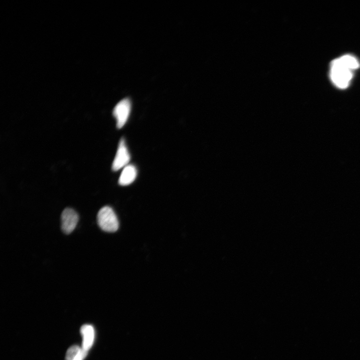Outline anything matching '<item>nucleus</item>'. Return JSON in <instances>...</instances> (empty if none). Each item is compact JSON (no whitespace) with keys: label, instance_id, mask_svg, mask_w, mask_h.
Wrapping results in <instances>:
<instances>
[{"label":"nucleus","instance_id":"8","mask_svg":"<svg viewBox=\"0 0 360 360\" xmlns=\"http://www.w3.org/2000/svg\"><path fill=\"white\" fill-rule=\"evenodd\" d=\"M88 352H85L79 346L74 345L68 350L65 360H84Z\"/></svg>","mask_w":360,"mask_h":360},{"label":"nucleus","instance_id":"2","mask_svg":"<svg viewBox=\"0 0 360 360\" xmlns=\"http://www.w3.org/2000/svg\"><path fill=\"white\" fill-rule=\"evenodd\" d=\"M100 228L106 232L114 233L119 228V222L113 209L109 206L101 208L97 215Z\"/></svg>","mask_w":360,"mask_h":360},{"label":"nucleus","instance_id":"4","mask_svg":"<svg viewBox=\"0 0 360 360\" xmlns=\"http://www.w3.org/2000/svg\"><path fill=\"white\" fill-rule=\"evenodd\" d=\"M79 216L72 209L66 208L61 215L62 230L66 234H71L76 228L79 221Z\"/></svg>","mask_w":360,"mask_h":360},{"label":"nucleus","instance_id":"1","mask_svg":"<svg viewBox=\"0 0 360 360\" xmlns=\"http://www.w3.org/2000/svg\"><path fill=\"white\" fill-rule=\"evenodd\" d=\"M357 58L346 55L333 60L331 64L330 76L336 86L340 89H346L350 84L353 71L360 67Z\"/></svg>","mask_w":360,"mask_h":360},{"label":"nucleus","instance_id":"6","mask_svg":"<svg viewBox=\"0 0 360 360\" xmlns=\"http://www.w3.org/2000/svg\"><path fill=\"white\" fill-rule=\"evenodd\" d=\"M80 331L83 338L82 348L85 352H88L94 343V329L91 325H84L81 328Z\"/></svg>","mask_w":360,"mask_h":360},{"label":"nucleus","instance_id":"7","mask_svg":"<svg viewBox=\"0 0 360 360\" xmlns=\"http://www.w3.org/2000/svg\"><path fill=\"white\" fill-rule=\"evenodd\" d=\"M137 171L136 167L129 165L124 167L119 179V184L121 186H127L132 183L136 179Z\"/></svg>","mask_w":360,"mask_h":360},{"label":"nucleus","instance_id":"5","mask_svg":"<svg viewBox=\"0 0 360 360\" xmlns=\"http://www.w3.org/2000/svg\"><path fill=\"white\" fill-rule=\"evenodd\" d=\"M130 160V155L124 139L120 141L117 154L113 163L112 169L117 171L127 166Z\"/></svg>","mask_w":360,"mask_h":360},{"label":"nucleus","instance_id":"3","mask_svg":"<svg viewBox=\"0 0 360 360\" xmlns=\"http://www.w3.org/2000/svg\"><path fill=\"white\" fill-rule=\"evenodd\" d=\"M131 110V102L129 98L120 101L115 107L113 115L117 121L118 129H121L126 123Z\"/></svg>","mask_w":360,"mask_h":360}]
</instances>
